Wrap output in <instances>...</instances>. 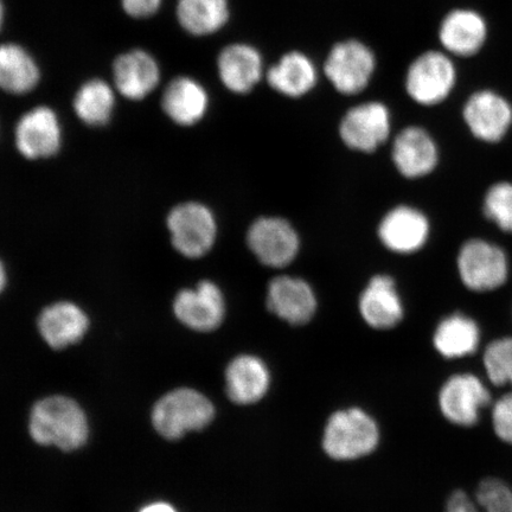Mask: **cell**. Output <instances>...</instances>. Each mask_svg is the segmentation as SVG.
Returning a JSON list of instances; mask_svg holds the SVG:
<instances>
[{
  "label": "cell",
  "instance_id": "1",
  "mask_svg": "<svg viewBox=\"0 0 512 512\" xmlns=\"http://www.w3.org/2000/svg\"><path fill=\"white\" fill-rule=\"evenodd\" d=\"M29 431L37 444L72 452L87 443L89 426L78 403L66 396L54 395L32 407Z\"/></svg>",
  "mask_w": 512,
  "mask_h": 512
},
{
  "label": "cell",
  "instance_id": "2",
  "mask_svg": "<svg viewBox=\"0 0 512 512\" xmlns=\"http://www.w3.org/2000/svg\"><path fill=\"white\" fill-rule=\"evenodd\" d=\"M380 443V428L361 408L341 409L326 422L323 450L338 462H350L373 453Z\"/></svg>",
  "mask_w": 512,
  "mask_h": 512
},
{
  "label": "cell",
  "instance_id": "3",
  "mask_svg": "<svg viewBox=\"0 0 512 512\" xmlns=\"http://www.w3.org/2000/svg\"><path fill=\"white\" fill-rule=\"evenodd\" d=\"M214 403L192 388H178L163 396L152 411V424L160 437L179 440L189 432L207 428L215 419Z\"/></svg>",
  "mask_w": 512,
  "mask_h": 512
},
{
  "label": "cell",
  "instance_id": "4",
  "mask_svg": "<svg viewBox=\"0 0 512 512\" xmlns=\"http://www.w3.org/2000/svg\"><path fill=\"white\" fill-rule=\"evenodd\" d=\"M168 229L176 251L188 259H200L215 246L216 217L200 202H185L170 211Z\"/></svg>",
  "mask_w": 512,
  "mask_h": 512
},
{
  "label": "cell",
  "instance_id": "5",
  "mask_svg": "<svg viewBox=\"0 0 512 512\" xmlns=\"http://www.w3.org/2000/svg\"><path fill=\"white\" fill-rule=\"evenodd\" d=\"M486 384L475 374H454L444 382L438 394L440 413L450 424L472 428L478 425L483 409L491 405Z\"/></svg>",
  "mask_w": 512,
  "mask_h": 512
},
{
  "label": "cell",
  "instance_id": "6",
  "mask_svg": "<svg viewBox=\"0 0 512 512\" xmlns=\"http://www.w3.org/2000/svg\"><path fill=\"white\" fill-rule=\"evenodd\" d=\"M457 82V69L450 56L430 50L419 55L406 74V91L422 106H435L445 101Z\"/></svg>",
  "mask_w": 512,
  "mask_h": 512
},
{
  "label": "cell",
  "instance_id": "7",
  "mask_svg": "<svg viewBox=\"0 0 512 512\" xmlns=\"http://www.w3.org/2000/svg\"><path fill=\"white\" fill-rule=\"evenodd\" d=\"M375 69L374 51L358 40L336 43L324 64L326 78L343 95L363 92L373 79Z\"/></svg>",
  "mask_w": 512,
  "mask_h": 512
},
{
  "label": "cell",
  "instance_id": "8",
  "mask_svg": "<svg viewBox=\"0 0 512 512\" xmlns=\"http://www.w3.org/2000/svg\"><path fill=\"white\" fill-rule=\"evenodd\" d=\"M458 273L465 287L473 292H491L509 277V262L502 248L489 241H466L458 254Z\"/></svg>",
  "mask_w": 512,
  "mask_h": 512
},
{
  "label": "cell",
  "instance_id": "9",
  "mask_svg": "<svg viewBox=\"0 0 512 512\" xmlns=\"http://www.w3.org/2000/svg\"><path fill=\"white\" fill-rule=\"evenodd\" d=\"M247 245L262 265L284 268L296 260L300 239L296 228L281 217L255 220L247 232Z\"/></svg>",
  "mask_w": 512,
  "mask_h": 512
},
{
  "label": "cell",
  "instance_id": "10",
  "mask_svg": "<svg viewBox=\"0 0 512 512\" xmlns=\"http://www.w3.org/2000/svg\"><path fill=\"white\" fill-rule=\"evenodd\" d=\"M392 131L388 107L369 101L350 108L339 124V136L349 149L371 153L387 142Z\"/></svg>",
  "mask_w": 512,
  "mask_h": 512
},
{
  "label": "cell",
  "instance_id": "11",
  "mask_svg": "<svg viewBox=\"0 0 512 512\" xmlns=\"http://www.w3.org/2000/svg\"><path fill=\"white\" fill-rule=\"evenodd\" d=\"M226 311L221 288L210 280H203L194 288H184L174 300V312L179 322L197 332L219 329Z\"/></svg>",
  "mask_w": 512,
  "mask_h": 512
},
{
  "label": "cell",
  "instance_id": "12",
  "mask_svg": "<svg viewBox=\"0 0 512 512\" xmlns=\"http://www.w3.org/2000/svg\"><path fill=\"white\" fill-rule=\"evenodd\" d=\"M463 117L470 132L485 143H498L512 125V107L501 94L479 91L467 99Z\"/></svg>",
  "mask_w": 512,
  "mask_h": 512
},
{
  "label": "cell",
  "instance_id": "13",
  "mask_svg": "<svg viewBox=\"0 0 512 512\" xmlns=\"http://www.w3.org/2000/svg\"><path fill=\"white\" fill-rule=\"evenodd\" d=\"M266 305L268 311L284 322L302 326L315 317L318 300L304 279L280 275L268 285Z\"/></svg>",
  "mask_w": 512,
  "mask_h": 512
},
{
  "label": "cell",
  "instance_id": "14",
  "mask_svg": "<svg viewBox=\"0 0 512 512\" xmlns=\"http://www.w3.org/2000/svg\"><path fill=\"white\" fill-rule=\"evenodd\" d=\"M16 146L28 159H43L56 155L62 144L59 118L51 108L40 106L19 119L15 131Z\"/></svg>",
  "mask_w": 512,
  "mask_h": 512
},
{
  "label": "cell",
  "instance_id": "15",
  "mask_svg": "<svg viewBox=\"0 0 512 512\" xmlns=\"http://www.w3.org/2000/svg\"><path fill=\"white\" fill-rule=\"evenodd\" d=\"M431 224L419 209L399 206L388 211L379 226L382 245L396 254H413L430 238Z\"/></svg>",
  "mask_w": 512,
  "mask_h": 512
},
{
  "label": "cell",
  "instance_id": "16",
  "mask_svg": "<svg viewBox=\"0 0 512 512\" xmlns=\"http://www.w3.org/2000/svg\"><path fill=\"white\" fill-rule=\"evenodd\" d=\"M392 158L395 168L409 179L430 175L437 168L439 150L431 134L419 126H409L396 136Z\"/></svg>",
  "mask_w": 512,
  "mask_h": 512
},
{
  "label": "cell",
  "instance_id": "17",
  "mask_svg": "<svg viewBox=\"0 0 512 512\" xmlns=\"http://www.w3.org/2000/svg\"><path fill=\"white\" fill-rule=\"evenodd\" d=\"M358 307L364 322L375 330L393 329L405 316V307L395 281L384 274L370 279L361 293Z\"/></svg>",
  "mask_w": 512,
  "mask_h": 512
},
{
  "label": "cell",
  "instance_id": "18",
  "mask_svg": "<svg viewBox=\"0 0 512 512\" xmlns=\"http://www.w3.org/2000/svg\"><path fill=\"white\" fill-rule=\"evenodd\" d=\"M224 381L230 401L239 406L254 405L264 399L270 389V369L258 356L239 355L229 362Z\"/></svg>",
  "mask_w": 512,
  "mask_h": 512
},
{
  "label": "cell",
  "instance_id": "19",
  "mask_svg": "<svg viewBox=\"0 0 512 512\" xmlns=\"http://www.w3.org/2000/svg\"><path fill=\"white\" fill-rule=\"evenodd\" d=\"M217 70L228 91L248 94L264 76V61L260 51L251 44L233 43L222 49Z\"/></svg>",
  "mask_w": 512,
  "mask_h": 512
},
{
  "label": "cell",
  "instance_id": "20",
  "mask_svg": "<svg viewBox=\"0 0 512 512\" xmlns=\"http://www.w3.org/2000/svg\"><path fill=\"white\" fill-rule=\"evenodd\" d=\"M488 37V25L482 15L470 9H456L443 19L439 41L448 53L470 57L483 48Z\"/></svg>",
  "mask_w": 512,
  "mask_h": 512
},
{
  "label": "cell",
  "instance_id": "21",
  "mask_svg": "<svg viewBox=\"0 0 512 512\" xmlns=\"http://www.w3.org/2000/svg\"><path fill=\"white\" fill-rule=\"evenodd\" d=\"M115 87L130 100H143L158 86L160 70L155 57L132 50L118 57L113 67Z\"/></svg>",
  "mask_w": 512,
  "mask_h": 512
},
{
  "label": "cell",
  "instance_id": "22",
  "mask_svg": "<svg viewBox=\"0 0 512 512\" xmlns=\"http://www.w3.org/2000/svg\"><path fill=\"white\" fill-rule=\"evenodd\" d=\"M89 319L78 305L69 302L46 307L38 318V330L53 349H64L81 341L87 334Z\"/></svg>",
  "mask_w": 512,
  "mask_h": 512
},
{
  "label": "cell",
  "instance_id": "23",
  "mask_svg": "<svg viewBox=\"0 0 512 512\" xmlns=\"http://www.w3.org/2000/svg\"><path fill=\"white\" fill-rule=\"evenodd\" d=\"M266 79L273 91L287 98H302L316 87V64L302 51H290L267 70Z\"/></svg>",
  "mask_w": 512,
  "mask_h": 512
},
{
  "label": "cell",
  "instance_id": "24",
  "mask_svg": "<svg viewBox=\"0 0 512 512\" xmlns=\"http://www.w3.org/2000/svg\"><path fill=\"white\" fill-rule=\"evenodd\" d=\"M162 107L175 124L196 125L208 112L209 95L200 82L188 76H179L166 87Z\"/></svg>",
  "mask_w": 512,
  "mask_h": 512
},
{
  "label": "cell",
  "instance_id": "25",
  "mask_svg": "<svg viewBox=\"0 0 512 512\" xmlns=\"http://www.w3.org/2000/svg\"><path fill=\"white\" fill-rule=\"evenodd\" d=\"M480 342L482 332L476 320L459 312L441 320L433 335L434 349L446 360L475 355Z\"/></svg>",
  "mask_w": 512,
  "mask_h": 512
},
{
  "label": "cell",
  "instance_id": "26",
  "mask_svg": "<svg viewBox=\"0 0 512 512\" xmlns=\"http://www.w3.org/2000/svg\"><path fill=\"white\" fill-rule=\"evenodd\" d=\"M40 68L27 50L17 44L0 46V88L6 93L23 95L40 82Z\"/></svg>",
  "mask_w": 512,
  "mask_h": 512
},
{
  "label": "cell",
  "instance_id": "27",
  "mask_svg": "<svg viewBox=\"0 0 512 512\" xmlns=\"http://www.w3.org/2000/svg\"><path fill=\"white\" fill-rule=\"evenodd\" d=\"M229 17L228 0H178V22L191 35H213L228 23Z\"/></svg>",
  "mask_w": 512,
  "mask_h": 512
},
{
  "label": "cell",
  "instance_id": "28",
  "mask_svg": "<svg viewBox=\"0 0 512 512\" xmlns=\"http://www.w3.org/2000/svg\"><path fill=\"white\" fill-rule=\"evenodd\" d=\"M115 104L113 89L102 80L83 85L74 99L76 115L89 126H104L111 120Z\"/></svg>",
  "mask_w": 512,
  "mask_h": 512
},
{
  "label": "cell",
  "instance_id": "29",
  "mask_svg": "<svg viewBox=\"0 0 512 512\" xmlns=\"http://www.w3.org/2000/svg\"><path fill=\"white\" fill-rule=\"evenodd\" d=\"M483 366L494 386H512V337L497 338L486 345Z\"/></svg>",
  "mask_w": 512,
  "mask_h": 512
},
{
  "label": "cell",
  "instance_id": "30",
  "mask_svg": "<svg viewBox=\"0 0 512 512\" xmlns=\"http://www.w3.org/2000/svg\"><path fill=\"white\" fill-rule=\"evenodd\" d=\"M484 214L505 233L512 234V184L501 182L486 192Z\"/></svg>",
  "mask_w": 512,
  "mask_h": 512
},
{
  "label": "cell",
  "instance_id": "31",
  "mask_svg": "<svg viewBox=\"0 0 512 512\" xmlns=\"http://www.w3.org/2000/svg\"><path fill=\"white\" fill-rule=\"evenodd\" d=\"M473 497L483 512H512V489L502 479L480 480Z\"/></svg>",
  "mask_w": 512,
  "mask_h": 512
},
{
  "label": "cell",
  "instance_id": "32",
  "mask_svg": "<svg viewBox=\"0 0 512 512\" xmlns=\"http://www.w3.org/2000/svg\"><path fill=\"white\" fill-rule=\"evenodd\" d=\"M491 424L496 437L512 446V392L502 395L492 405Z\"/></svg>",
  "mask_w": 512,
  "mask_h": 512
},
{
  "label": "cell",
  "instance_id": "33",
  "mask_svg": "<svg viewBox=\"0 0 512 512\" xmlns=\"http://www.w3.org/2000/svg\"><path fill=\"white\" fill-rule=\"evenodd\" d=\"M446 512H483L475 497L464 490H454L447 498Z\"/></svg>",
  "mask_w": 512,
  "mask_h": 512
},
{
  "label": "cell",
  "instance_id": "34",
  "mask_svg": "<svg viewBox=\"0 0 512 512\" xmlns=\"http://www.w3.org/2000/svg\"><path fill=\"white\" fill-rule=\"evenodd\" d=\"M128 15L134 18H146L156 14L162 0H121Z\"/></svg>",
  "mask_w": 512,
  "mask_h": 512
},
{
  "label": "cell",
  "instance_id": "35",
  "mask_svg": "<svg viewBox=\"0 0 512 512\" xmlns=\"http://www.w3.org/2000/svg\"><path fill=\"white\" fill-rule=\"evenodd\" d=\"M140 512H177L172 505L164 502L152 503L150 505H146L145 508Z\"/></svg>",
  "mask_w": 512,
  "mask_h": 512
},
{
  "label": "cell",
  "instance_id": "36",
  "mask_svg": "<svg viewBox=\"0 0 512 512\" xmlns=\"http://www.w3.org/2000/svg\"><path fill=\"white\" fill-rule=\"evenodd\" d=\"M5 286H6V271H5L4 265L2 264V261H0V293L3 292Z\"/></svg>",
  "mask_w": 512,
  "mask_h": 512
},
{
  "label": "cell",
  "instance_id": "37",
  "mask_svg": "<svg viewBox=\"0 0 512 512\" xmlns=\"http://www.w3.org/2000/svg\"><path fill=\"white\" fill-rule=\"evenodd\" d=\"M4 22V5L2 0H0V30H2Z\"/></svg>",
  "mask_w": 512,
  "mask_h": 512
}]
</instances>
